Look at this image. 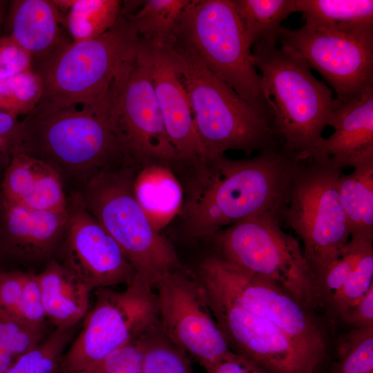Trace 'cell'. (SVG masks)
I'll return each mask as SVG.
<instances>
[{
	"label": "cell",
	"instance_id": "obj_14",
	"mask_svg": "<svg viewBox=\"0 0 373 373\" xmlns=\"http://www.w3.org/2000/svg\"><path fill=\"white\" fill-rule=\"evenodd\" d=\"M200 285L213 316L232 352L251 359L267 373L320 372L323 363L278 327L218 290Z\"/></svg>",
	"mask_w": 373,
	"mask_h": 373
},
{
	"label": "cell",
	"instance_id": "obj_20",
	"mask_svg": "<svg viewBox=\"0 0 373 373\" xmlns=\"http://www.w3.org/2000/svg\"><path fill=\"white\" fill-rule=\"evenodd\" d=\"M61 24L64 17L51 0L10 1L6 35L30 55L33 70L71 42Z\"/></svg>",
	"mask_w": 373,
	"mask_h": 373
},
{
	"label": "cell",
	"instance_id": "obj_15",
	"mask_svg": "<svg viewBox=\"0 0 373 373\" xmlns=\"http://www.w3.org/2000/svg\"><path fill=\"white\" fill-rule=\"evenodd\" d=\"M108 121L131 164H179L151 79L137 56Z\"/></svg>",
	"mask_w": 373,
	"mask_h": 373
},
{
	"label": "cell",
	"instance_id": "obj_22",
	"mask_svg": "<svg viewBox=\"0 0 373 373\" xmlns=\"http://www.w3.org/2000/svg\"><path fill=\"white\" fill-rule=\"evenodd\" d=\"M37 277L46 318L58 328L75 327L88 312L90 291L55 260L48 261Z\"/></svg>",
	"mask_w": 373,
	"mask_h": 373
},
{
	"label": "cell",
	"instance_id": "obj_39",
	"mask_svg": "<svg viewBox=\"0 0 373 373\" xmlns=\"http://www.w3.org/2000/svg\"><path fill=\"white\" fill-rule=\"evenodd\" d=\"M21 130L18 117L0 111V171H4L17 151Z\"/></svg>",
	"mask_w": 373,
	"mask_h": 373
},
{
	"label": "cell",
	"instance_id": "obj_28",
	"mask_svg": "<svg viewBox=\"0 0 373 373\" xmlns=\"http://www.w3.org/2000/svg\"><path fill=\"white\" fill-rule=\"evenodd\" d=\"M117 0H75L64 17L74 42L95 38L109 30L120 15Z\"/></svg>",
	"mask_w": 373,
	"mask_h": 373
},
{
	"label": "cell",
	"instance_id": "obj_17",
	"mask_svg": "<svg viewBox=\"0 0 373 373\" xmlns=\"http://www.w3.org/2000/svg\"><path fill=\"white\" fill-rule=\"evenodd\" d=\"M137 57L146 69L179 164L194 169L205 162L189 99L164 45L140 39Z\"/></svg>",
	"mask_w": 373,
	"mask_h": 373
},
{
	"label": "cell",
	"instance_id": "obj_19",
	"mask_svg": "<svg viewBox=\"0 0 373 373\" xmlns=\"http://www.w3.org/2000/svg\"><path fill=\"white\" fill-rule=\"evenodd\" d=\"M329 126L334 133L323 137L312 159H330L343 169L373 162V86L338 102Z\"/></svg>",
	"mask_w": 373,
	"mask_h": 373
},
{
	"label": "cell",
	"instance_id": "obj_42",
	"mask_svg": "<svg viewBox=\"0 0 373 373\" xmlns=\"http://www.w3.org/2000/svg\"><path fill=\"white\" fill-rule=\"evenodd\" d=\"M16 359L8 348L0 341V373H5Z\"/></svg>",
	"mask_w": 373,
	"mask_h": 373
},
{
	"label": "cell",
	"instance_id": "obj_12",
	"mask_svg": "<svg viewBox=\"0 0 373 373\" xmlns=\"http://www.w3.org/2000/svg\"><path fill=\"white\" fill-rule=\"evenodd\" d=\"M276 40L317 70L333 88L339 103L373 86V25L350 28L281 26Z\"/></svg>",
	"mask_w": 373,
	"mask_h": 373
},
{
	"label": "cell",
	"instance_id": "obj_13",
	"mask_svg": "<svg viewBox=\"0 0 373 373\" xmlns=\"http://www.w3.org/2000/svg\"><path fill=\"white\" fill-rule=\"evenodd\" d=\"M153 287L162 331L204 370L233 352L192 271L184 268L171 272L157 280Z\"/></svg>",
	"mask_w": 373,
	"mask_h": 373
},
{
	"label": "cell",
	"instance_id": "obj_4",
	"mask_svg": "<svg viewBox=\"0 0 373 373\" xmlns=\"http://www.w3.org/2000/svg\"><path fill=\"white\" fill-rule=\"evenodd\" d=\"M251 52L282 149L299 160L312 159L337 100L305 61L292 49L278 46L276 37L257 42Z\"/></svg>",
	"mask_w": 373,
	"mask_h": 373
},
{
	"label": "cell",
	"instance_id": "obj_35",
	"mask_svg": "<svg viewBox=\"0 0 373 373\" xmlns=\"http://www.w3.org/2000/svg\"><path fill=\"white\" fill-rule=\"evenodd\" d=\"M142 336L115 350L82 373H144Z\"/></svg>",
	"mask_w": 373,
	"mask_h": 373
},
{
	"label": "cell",
	"instance_id": "obj_3",
	"mask_svg": "<svg viewBox=\"0 0 373 373\" xmlns=\"http://www.w3.org/2000/svg\"><path fill=\"white\" fill-rule=\"evenodd\" d=\"M164 46L189 99L206 162L231 149L250 155L281 146L273 119L214 75L183 37L175 32Z\"/></svg>",
	"mask_w": 373,
	"mask_h": 373
},
{
	"label": "cell",
	"instance_id": "obj_29",
	"mask_svg": "<svg viewBox=\"0 0 373 373\" xmlns=\"http://www.w3.org/2000/svg\"><path fill=\"white\" fill-rule=\"evenodd\" d=\"M75 327H56L37 347L18 357L5 373H66L64 358Z\"/></svg>",
	"mask_w": 373,
	"mask_h": 373
},
{
	"label": "cell",
	"instance_id": "obj_33",
	"mask_svg": "<svg viewBox=\"0 0 373 373\" xmlns=\"http://www.w3.org/2000/svg\"><path fill=\"white\" fill-rule=\"evenodd\" d=\"M373 286V245L361 256L354 271L342 287L331 298L329 304L338 316L361 298Z\"/></svg>",
	"mask_w": 373,
	"mask_h": 373
},
{
	"label": "cell",
	"instance_id": "obj_37",
	"mask_svg": "<svg viewBox=\"0 0 373 373\" xmlns=\"http://www.w3.org/2000/svg\"><path fill=\"white\" fill-rule=\"evenodd\" d=\"M19 319L30 325L45 326L47 318L37 274L24 273L23 291Z\"/></svg>",
	"mask_w": 373,
	"mask_h": 373
},
{
	"label": "cell",
	"instance_id": "obj_16",
	"mask_svg": "<svg viewBox=\"0 0 373 373\" xmlns=\"http://www.w3.org/2000/svg\"><path fill=\"white\" fill-rule=\"evenodd\" d=\"M68 222L60 245L62 263L91 291L129 285L135 271L124 251L73 192L67 197Z\"/></svg>",
	"mask_w": 373,
	"mask_h": 373
},
{
	"label": "cell",
	"instance_id": "obj_23",
	"mask_svg": "<svg viewBox=\"0 0 373 373\" xmlns=\"http://www.w3.org/2000/svg\"><path fill=\"white\" fill-rule=\"evenodd\" d=\"M133 187L137 202L156 230L160 231L180 213L183 190L171 166L149 164L140 167Z\"/></svg>",
	"mask_w": 373,
	"mask_h": 373
},
{
	"label": "cell",
	"instance_id": "obj_43",
	"mask_svg": "<svg viewBox=\"0 0 373 373\" xmlns=\"http://www.w3.org/2000/svg\"><path fill=\"white\" fill-rule=\"evenodd\" d=\"M9 5L10 1L0 0V37L4 35L3 32L6 28Z\"/></svg>",
	"mask_w": 373,
	"mask_h": 373
},
{
	"label": "cell",
	"instance_id": "obj_38",
	"mask_svg": "<svg viewBox=\"0 0 373 373\" xmlns=\"http://www.w3.org/2000/svg\"><path fill=\"white\" fill-rule=\"evenodd\" d=\"M29 70H32L30 55L10 36L0 37V79Z\"/></svg>",
	"mask_w": 373,
	"mask_h": 373
},
{
	"label": "cell",
	"instance_id": "obj_31",
	"mask_svg": "<svg viewBox=\"0 0 373 373\" xmlns=\"http://www.w3.org/2000/svg\"><path fill=\"white\" fill-rule=\"evenodd\" d=\"M42 93V79L33 70L0 79V111L26 117L37 107Z\"/></svg>",
	"mask_w": 373,
	"mask_h": 373
},
{
	"label": "cell",
	"instance_id": "obj_24",
	"mask_svg": "<svg viewBox=\"0 0 373 373\" xmlns=\"http://www.w3.org/2000/svg\"><path fill=\"white\" fill-rule=\"evenodd\" d=\"M338 189L350 238L373 241V162L343 173Z\"/></svg>",
	"mask_w": 373,
	"mask_h": 373
},
{
	"label": "cell",
	"instance_id": "obj_25",
	"mask_svg": "<svg viewBox=\"0 0 373 373\" xmlns=\"http://www.w3.org/2000/svg\"><path fill=\"white\" fill-rule=\"evenodd\" d=\"M305 24L332 28L373 25L372 0H296Z\"/></svg>",
	"mask_w": 373,
	"mask_h": 373
},
{
	"label": "cell",
	"instance_id": "obj_41",
	"mask_svg": "<svg viewBox=\"0 0 373 373\" xmlns=\"http://www.w3.org/2000/svg\"><path fill=\"white\" fill-rule=\"evenodd\" d=\"M204 370L205 373H267L251 359L235 352Z\"/></svg>",
	"mask_w": 373,
	"mask_h": 373
},
{
	"label": "cell",
	"instance_id": "obj_21",
	"mask_svg": "<svg viewBox=\"0 0 373 373\" xmlns=\"http://www.w3.org/2000/svg\"><path fill=\"white\" fill-rule=\"evenodd\" d=\"M0 197L37 211L67 209V196L59 174L51 166L16 151L3 171Z\"/></svg>",
	"mask_w": 373,
	"mask_h": 373
},
{
	"label": "cell",
	"instance_id": "obj_1",
	"mask_svg": "<svg viewBox=\"0 0 373 373\" xmlns=\"http://www.w3.org/2000/svg\"><path fill=\"white\" fill-rule=\"evenodd\" d=\"M300 160L281 146L252 158L224 155L195 169L180 215L192 238H209L227 225L265 213L280 215Z\"/></svg>",
	"mask_w": 373,
	"mask_h": 373
},
{
	"label": "cell",
	"instance_id": "obj_6",
	"mask_svg": "<svg viewBox=\"0 0 373 373\" xmlns=\"http://www.w3.org/2000/svg\"><path fill=\"white\" fill-rule=\"evenodd\" d=\"M139 169L125 165L102 172L74 192L121 247L135 275L153 285L164 276L186 267L135 197L133 180Z\"/></svg>",
	"mask_w": 373,
	"mask_h": 373
},
{
	"label": "cell",
	"instance_id": "obj_10",
	"mask_svg": "<svg viewBox=\"0 0 373 373\" xmlns=\"http://www.w3.org/2000/svg\"><path fill=\"white\" fill-rule=\"evenodd\" d=\"M125 290L95 289V302L64 358L66 373H82L159 323L153 285L135 275Z\"/></svg>",
	"mask_w": 373,
	"mask_h": 373
},
{
	"label": "cell",
	"instance_id": "obj_36",
	"mask_svg": "<svg viewBox=\"0 0 373 373\" xmlns=\"http://www.w3.org/2000/svg\"><path fill=\"white\" fill-rule=\"evenodd\" d=\"M45 326H35L0 316V341L16 358L43 341Z\"/></svg>",
	"mask_w": 373,
	"mask_h": 373
},
{
	"label": "cell",
	"instance_id": "obj_40",
	"mask_svg": "<svg viewBox=\"0 0 373 373\" xmlns=\"http://www.w3.org/2000/svg\"><path fill=\"white\" fill-rule=\"evenodd\" d=\"M338 316L352 328L373 327V286Z\"/></svg>",
	"mask_w": 373,
	"mask_h": 373
},
{
	"label": "cell",
	"instance_id": "obj_30",
	"mask_svg": "<svg viewBox=\"0 0 373 373\" xmlns=\"http://www.w3.org/2000/svg\"><path fill=\"white\" fill-rule=\"evenodd\" d=\"M142 339L144 373H194L189 356L166 336L159 323Z\"/></svg>",
	"mask_w": 373,
	"mask_h": 373
},
{
	"label": "cell",
	"instance_id": "obj_27",
	"mask_svg": "<svg viewBox=\"0 0 373 373\" xmlns=\"http://www.w3.org/2000/svg\"><path fill=\"white\" fill-rule=\"evenodd\" d=\"M190 1H141L135 12L122 15L133 24L140 39L166 45L174 37L181 15Z\"/></svg>",
	"mask_w": 373,
	"mask_h": 373
},
{
	"label": "cell",
	"instance_id": "obj_11",
	"mask_svg": "<svg viewBox=\"0 0 373 373\" xmlns=\"http://www.w3.org/2000/svg\"><path fill=\"white\" fill-rule=\"evenodd\" d=\"M198 282L224 294L271 323L314 357L324 363L325 332L312 311L300 305L278 285L247 271L213 254L199 263Z\"/></svg>",
	"mask_w": 373,
	"mask_h": 373
},
{
	"label": "cell",
	"instance_id": "obj_18",
	"mask_svg": "<svg viewBox=\"0 0 373 373\" xmlns=\"http://www.w3.org/2000/svg\"><path fill=\"white\" fill-rule=\"evenodd\" d=\"M68 211H37L0 197V258L37 262L50 258L63 240Z\"/></svg>",
	"mask_w": 373,
	"mask_h": 373
},
{
	"label": "cell",
	"instance_id": "obj_34",
	"mask_svg": "<svg viewBox=\"0 0 373 373\" xmlns=\"http://www.w3.org/2000/svg\"><path fill=\"white\" fill-rule=\"evenodd\" d=\"M372 245L373 241L350 238L340 257L327 269L321 280L327 305L332 296L347 281L366 249Z\"/></svg>",
	"mask_w": 373,
	"mask_h": 373
},
{
	"label": "cell",
	"instance_id": "obj_8",
	"mask_svg": "<svg viewBox=\"0 0 373 373\" xmlns=\"http://www.w3.org/2000/svg\"><path fill=\"white\" fill-rule=\"evenodd\" d=\"M342 173L330 159L300 160L280 216L302 240L304 256L320 284L350 239L338 194Z\"/></svg>",
	"mask_w": 373,
	"mask_h": 373
},
{
	"label": "cell",
	"instance_id": "obj_26",
	"mask_svg": "<svg viewBox=\"0 0 373 373\" xmlns=\"http://www.w3.org/2000/svg\"><path fill=\"white\" fill-rule=\"evenodd\" d=\"M246 39L257 42L276 38L281 23L296 12V0H233Z\"/></svg>",
	"mask_w": 373,
	"mask_h": 373
},
{
	"label": "cell",
	"instance_id": "obj_9",
	"mask_svg": "<svg viewBox=\"0 0 373 373\" xmlns=\"http://www.w3.org/2000/svg\"><path fill=\"white\" fill-rule=\"evenodd\" d=\"M175 32L214 75L273 119L233 0H191Z\"/></svg>",
	"mask_w": 373,
	"mask_h": 373
},
{
	"label": "cell",
	"instance_id": "obj_7",
	"mask_svg": "<svg viewBox=\"0 0 373 373\" xmlns=\"http://www.w3.org/2000/svg\"><path fill=\"white\" fill-rule=\"evenodd\" d=\"M209 238L216 247L215 254L274 283L308 309L320 310L327 305L299 242L282 230L277 214L246 218Z\"/></svg>",
	"mask_w": 373,
	"mask_h": 373
},
{
	"label": "cell",
	"instance_id": "obj_5",
	"mask_svg": "<svg viewBox=\"0 0 373 373\" xmlns=\"http://www.w3.org/2000/svg\"><path fill=\"white\" fill-rule=\"evenodd\" d=\"M21 122L17 151L51 166L75 191L102 172L131 165L105 116L70 106Z\"/></svg>",
	"mask_w": 373,
	"mask_h": 373
},
{
	"label": "cell",
	"instance_id": "obj_2",
	"mask_svg": "<svg viewBox=\"0 0 373 373\" xmlns=\"http://www.w3.org/2000/svg\"><path fill=\"white\" fill-rule=\"evenodd\" d=\"M140 37L120 15L104 34L71 41L36 72L43 82L39 103L31 113L79 106L108 118L135 63Z\"/></svg>",
	"mask_w": 373,
	"mask_h": 373
},
{
	"label": "cell",
	"instance_id": "obj_32",
	"mask_svg": "<svg viewBox=\"0 0 373 373\" xmlns=\"http://www.w3.org/2000/svg\"><path fill=\"white\" fill-rule=\"evenodd\" d=\"M331 373H373V327L352 328L339 338Z\"/></svg>",
	"mask_w": 373,
	"mask_h": 373
}]
</instances>
